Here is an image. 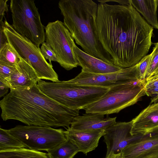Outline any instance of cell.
Listing matches in <instances>:
<instances>
[{
    "mask_svg": "<svg viewBox=\"0 0 158 158\" xmlns=\"http://www.w3.org/2000/svg\"><path fill=\"white\" fill-rule=\"evenodd\" d=\"M64 131L66 138L78 148L79 152L86 155L98 146L99 140L103 136L105 130H76L67 128Z\"/></svg>",
    "mask_w": 158,
    "mask_h": 158,
    "instance_id": "obj_14",
    "label": "cell"
},
{
    "mask_svg": "<svg viewBox=\"0 0 158 158\" xmlns=\"http://www.w3.org/2000/svg\"><path fill=\"white\" fill-rule=\"evenodd\" d=\"M144 80L111 87L100 98L87 105L83 110L86 113L108 115L118 113L123 109L135 104L141 97L146 95Z\"/></svg>",
    "mask_w": 158,
    "mask_h": 158,
    "instance_id": "obj_5",
    "label": "cell"
},
{
    "mask_svg": "<svg viewBox=\"0 0 158 158\" xmlns=\"http://www.w3.org/2000/svg\"><path fill=\"white\" fill-rule=\"evenodd\" d=\"M9 132L27 148L47 151L66 139L64 131L51 127L18 125Z\"/></svg>",
    "mask_w": 158,
    "mask_h": 158,
    "instance_id": "obj_8",
    "label": "cell"
},
{
    "mask_svg": "<svg viewBox=\"0 0 158 158\" xmlns=\"http://www.w3.org/2000/svg\"><path fill=\"white\" fill-rule=\"evenodd\" d=\"M27 148L9 131L0 128V151Z\"/></svg>",
    "mask_w": 158,
    "mask_h": 158,
    "instance_id": "obj_21",
    "label": "cell"
},
{
    "mask_svg": "<svg viewBox=\"0 0 158 158\" xmlns=\"http://www.w3.org/2000/svg\"><path fill=\"white\" fill-rule=\"evenodd\" d=\"M22 59L9 42L0 50V62L16 66Z\"/></svg>",
    "mask_w": 158,
    "mask_h": 158,
    "instance_id": "obj_22",
    "label": "cell"
},
{
    "mask_svg": "<svg viewBox=\"0 0 158 158\" xmlns=\"http://www.w3.org/2000/svg\"><path fill=\"white\" fill-rule=\"evenodd\" d=\"M69 80L79 85L107 88L135 82L139 80L138 64L106 73H94L81 71L75 77Z\"/></svg>",
    "mask_w": 158,
    "mask_h": 158,
    "instance_id": "obj_10",
    "label": "cell"
},
{
    "mask_svg": "<svg viewBox=\"0 0 158 158\" xmlns=\"http://www.w3.org/2000/svg\"><path fill=\"white\" fill-rule=\"evenodd\" d=\"M131 133L144 135L158 126V101L149 105L132 120Z\"/></svg>",
    "mask_w": 158,
    "mask_h": 158,
    "instance_id": "obj_17",
    "label": "cell"
},
{
    "mask_svg": "<svg viewBox=\"0 0 158 158\" xmlns=\"http://www.w3.org/2000/svg\"><path fill=\"white\" fill-rule=\"evenodd\" d=\"M105 158H123L122 155L121 153L119 154H115L113 152L110 153L107 156H106Z\"/></svg>",
    "mask_w": 158,
    "mask_h": 158,
    "instance_id": "obj_31",
    "label": "cell"
},
{
    "mask_svg": "<svg viewBox=\"0 0 158 158\" xmlns=\"http://www.w3.org/2000/svg\"><path fill=\"white\" fill-rule=\"evenodd\" d=\"M44 29L45 41L54 51L60 65L67 70L79 66L73 49L74 39L64 23L58 20L49 22Z\"/></svg>",
    "mask_w": 158,
    "mask_h": 158,
    "instance_id": "obj_9",
    "label": "cell"
},
{
    "mask_svg": "<svg viewBox=\"0 0 158 158\" xmlns=\"http://www.w3.org/2000/svg\"><path fill=\"white\" fill-rule=\"evenodd\" d=\"M8 0H0V22L2 21L5 12L8 11Z\"/></svg>",
    "mask_w": 158,
    "mask_h": 158,
    "instance_id": "obj_29",
    "label": "cell"
},
{
    "mask_svg": "<svg viewBox=\"0 0 158 158\" xmlns=\"http://www.w3.org/2000/svg\"><path fill=\"white\" fill-rule=\"evenodd\" d=\"M145 75V79L158 74V42L155 44Z\"/></svg>",
    "mask_w": 158,
    "mask_h": 158,
    "instance_id": "obj_24",
    "label": "cell"
},
{
    "mask_svg": "<svg viewBox=\"0 0 158 158\" xmlns=\"http://www.w3.org/2000/svg\"><path fill=\"white\" fill-rule=\"evenodd\" d=\"M9 88L4 83L0 81V97L4 96L8 92Z\"/></svg>",
    "mask_w": 158,
    "mask_h": 158,
    "instance_id": "obj_30",
    "label": "cell"
},
{
    "mask_svg": "<svg viewBox=\"0 0 158 158\" xmlns=\"http://www.w3.org/2000/svg\"><path fill=\"white\" fill-rule=\"evenodd\" d=\"M16 66L0 62V81L6 82L15 71Z\"/></svg>",
    "mask_w": 158,
    "mask_h": 158,
    "instance_id": "obj_26",
    "label": "cell"
},
{
    "mask_svg": "<svg viewBox=\"0 0 158 158\" xmlns=\"http://www.w3.org/2000/svg\"><path fill=\"white\" fill-rule=\"evenodd\" d=\"M99 113L83 114L78 115L72 121L70 128L76 130H105L115 124L116 117L111 118Z\"/></svg>",
    "mask_w": 158,
    "mask_h": 158,
    "instance_id": "obj_15",
    "label": "cell"
},
{
    "mask_svg": "<svg viewBox=\"0 0 158 158\" xmlns=\"http://www.w3.org/2000/svg\"><path fill=\"white\" fill-rule=\"evenodd\" d=\"M73 49L81 71L91 73L103 74L119 71L122 69L118 66L107 63L93 57L82 50L75 44Z\"/></svg>",
    "mask_w": 158,
    "mask_h": 158,
    "instance_id": "obj_16",
    "label": "cell"
},
{
    "mask_svg": "<svg viewBox=\"0 0 158 158\" xmlns=\"http://www.w3.org/2000/svg\"><path fill=\"white\" fill-rule=\"evenodd\" d=\"M3 29L8 42L22 58L29 60L40 80L59 81L52 64L44 57L39 47L16 32L6 20L4 22Z\"/></svg>",
    "mask_w": 158,
    "mask_h": 158,
    "instance_id": "obj_7",
    "label": "cell"
},
{
    "mask_svg": "<svg viewBox=\"0 0 158 158\" xmlns=\"http://www.w3.org/2000/svg\"><path fill=\"white\" fill-rule=\"evenodd\" d=\"M41 53L46 60H48L49 63L52 61L57 62L56 55L51 46L46 42H43L40 48Z\"/></svg>",
    "mask_w": 158,
    "mask_h": 158,
    "instance_id": "obj_25",
    "label": "cell"
},
{
    "mask_svg": "<svg viewBox=\"0 0 158 158\" xmlns=\"http://www.w3.org/2000/svg\"><path fill=\"white\" fill-rule=\"evenodd\" d=\"M151 55L150 54L144 56L138 63L139 80L145 79V75Z\"/></svg>",
    "mask_w": 158,
    "mask_h": 158,
    "instance_id": "obj_27",
    "label": "cell"
},
{
    "mask_svg": "<svg viewBox=\"0 0 158 158\" xmlns=\"http://www.w3.org/2000/svg\"><path fill=\"white\" fill-rule=\"evenodd\" d=\"M58 6L64 23L76 43L88 54L114 64L99 40L96 23L98 4L92 0H62Z\"/></svg>",
    "mask_w": 158,
    "mask_h": 158,
    "instance_id": "obj_3",
    "label": "cell"
},
{
    "mask_svg": "<svg viewBox=\"0 0 158 158\" xmlns=\"http://www.w3.org/2000/svg\"><path fill=\"white\" fill-rule=\"evenodd\" d=\"M10 9L14 30L39 47L45 41V32L34 1L11 0Z\"/></svg>",
    "mask_w": 158,
    "mask_h": 158,
    "instance_id": "obj_6",
    "label": "cell"
},
{
    "mask_svg": "<svg viewBox=\"0 0 158 158\" xmlns=\"http://www.w3.org/2000/svg\"><path fill=\"white\" fill-rule=\"evenodd\" d=\"M4 23L3 21L0 22V50L8 42L4 31Z\"/></svg>",
    "mask_w": 158,
    "mask_h": 158,
    "instance_id": "obj_28",
    "label": "cell"
},
{
    "mask_svg": "<svg viewBox=\"0 0 158 158\" xmlns=\"http://www.w3.org/2000/svg\"><path fill=\"white\" fill-rule=\"evenodd\" d=\"M132 123V120L129 122H116L105 130L103 136L107 147L106 156L111 152L121 153L124 148L142 136L143 135H131Z\"/></svg>",
    "mask_w": 158,
    "mask_h": 158,
    "instance_id": "obj_11",
    "label": "cell"
},
{
    "mask_svg": "<svg viewBox=\"0 0 158 158\" xmlns=\"http://www.w3.org/2000/svg\"><path fill=\"white\" fill-rule=\"evenodd\" d=\"M123 158H158V126L122 151Z\"/></svg>",
    "mask_w": 158,
    "mask_h": 158,
    "instance_id": "obj_12",
    "label": "cell"
},
{
    "mask_svg": "<svg viewBox=\"0 0 158 158\" xmlns=\"http://www.w3.org/2000/svg\"><path fill=\"white\" fill-rule=\"evenodd\" d=\"M0 158H50L48 153L27 148L0 151Z\"/></svg>",
    "mask_w": 158,
    "mask_h": 158,
    "instance_id": "obj_20",
    "label": "cell"
},
{
    "mask_svg": "<svg viewBox=\"0 0 158 158\" xmlns=\"http://www.w3.org/2000/svg\"><path fill=\"white\" fill-rule=\"evenodd\" d=\"M39 80L29 60L22 58L9 79L2 82L10 90H19L31 87L37 84Z\"/></svg>",
    "mask_w": 158,
    "mask_h": 158,
    "instance_id": "obj_13",
    "label": "cell"
},
{
    "mask_svg": "<svg viewBox=\"0 0 158 158\" xmlns=\"http://www.w3.org/2000/svg\"><path fill=\"white\" fill-rule=\"evenodd\" d=\"M3 121H19L28 125L70 127L79 110L56 102L43 93L37 84L27 88L10 90L0 101Z\"/></svg>",
    "mask_w": 158,
    "mask_h": 158,
    "instance_id": "obj_2",
    "label": "cell"
},
{
    "mask_svg": "<svg viewBox=\"0 0 158 158\" xmlns=\"http://www.w3.org/2000/svg\"><path fill=\"white\" fill-rule=\"evenodd\" d=\"M50 158H73L79 152L77 146L68 139L47 151Z\"/></svg>",
    "mask_w": 158,
    "mask_h": 158,
    "instance_id": "obj_19",
    "label": "cell"
},
{
    "mask_svg": "<svg viewBox=\"0 0 158 158\" xmlns=\"http://www.w3.org/2000/svg\"><path fill=\"white\" fill-rule=\"evenodd\" d=\"M37 85L43 93L58 103L79 110L98 99L110 89L79 85L69 80L49 82L39 80Z\"/></svg>",
    "mask_w": 158,
    "mask_h": 158,
    "instance_id": "obj_4",
    "label": "cell"
},
{
    "mask_svg": "<svg viewBox=\"0 0 158 158\" xmlns=\"http://www.w3.org/2000/svg\"><path fill=\"white\" fill-rule=\"evenodd\" d=\"M144 88L145 94L151 97V103L158 100V74L144 80Z\"/></svg>",
    "mask_w": 158,
    "mask_h": 158,
    "instance_id": "obj_23",
    "label": "cell"
},
{
    "mask_svg": "<svg viewBox=\"0 0 158 158\" xmlns=\"http://www.w3.org/2000/svg\"><path fill=\"white\" fill-rule=\"evenodd\" d=\"M96 23L99 40L114 65L131 67L147 55L153 28L131 4L99 3Z\"/></svg>",
    "mask_w": 158,
    "mask_h": 158,
    "instance_id": "obj_1",
    "label": "cell"
},
{
    "mask_svg": "<svg viewBox=\"0 0 158 158\" xmlns=\"http://www.w3.org/2000/svg\"><path fill=\"white\" fill-rule=\"evenodd\" d=\"M132 6L154 28L158 29L156 11L158 0H130Z\"/></svg>",
    "mask_w": 158,
    "mask_h": 158,
    "instance_id": "obj_18",
    "label": "cell"
}]
</instances>
